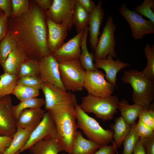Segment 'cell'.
Wrapping results in <instances>:
<instances>
[{"instance_id": "obj_19", "label": "cell", "mask_w": 154, "mask_h": 154, "mask_svg": "<svg viewBox=\"0 0 154 154\" xmlns=\"http://www.w3.org/2000/svg\"><path fill=\"white\" fill-rule=\"evenodd\" d=\"M27 57L24 50L17 44L1 65L4 72L18 77L21 66Z\"/></svg>"}, {"instance_id": "obj_52", "label": "cell", "mask_w": 154, "mask_h": 154, "mask_svg": "<svg viewBox=\"0 0 154 154\" xmlns=\"http://www.w3.org/2000/svg\"><path fill=\"white\" fill-rule=\"evenodd\" d=\"M0 154H2L0 152Z\"/></svg>"}, {"instance_id": "obj_13", "label": "cell", "mask_w": 154, "mask_h": 154, "mask_svg": "<svg viewBox=\"0 0 154 154\" xmlns=\"http://www.w3.org/2000/svg\"><path fill=\"white\" fill-rule=\"evenodd\" d=\"M38 64L39 76L42 82L49 83L66 91L61 80L58 62L52 54L43 57L38 61Z\"/></svg>"}, {"instance_id": "obj_42", "label": "cell", "mask_w": 154, "mask_h": 154, "mask_svg": "<svg viewBox=\"0 0 154 154\" xmlns=\"http://www.w3.org/2000/svg\"><path fill=\"white\" fill-rule=\"evenodd\" d=\"M112 145L101 146L93 154H116L117 149L113 141Z\"/></svg>"}, {"instance_id": "obj_50", "label": "cell", "mask_w": 154, "mask_h": 154, "mask_svg": "<svg viewBox=\"0 0 154 154\" xmlns=\"http://www.w3.org/2000/svg\"><path fill=\"white\" fill-rule=\"evenodd\" d=\"M19 153H16V154H19Z\"/></svg>"}, {"instance_id": "obj_27", "label": "cell", "mask_w": 154, "mask_h": 154, "mask_svg": "<svg viewBox=\"0 0 154 154\" xmlns=\"http://www.w3.org/2000/svg\"><path fill=\"white\" fill-rule=\"evenodd\" d=\"M45 105L44 99L37 97L32 98L20 101V102L15 106L12 105L11 111L13 117L16 122L18 120L21 113L27 109L41 108Z\"/></svg>"}, {"instance_id": "obj_24", "label": "cell", "mask_w": 154, "mask_h": 154, "mask_svg": "<svg viewBox=\"0 0 154 154\" xmlns=\"http://www.w3.org/2000/svg\"><path fill=\"white\" fill-rule=\"evenodd\" d=\"M143 109L137 104L129 105L126 100H122L119 103L118 109L120 112L121 116L131 125L136 123V120Z\"/></svg>"}, {"instance_id": "obj_10", "label": "cell", "mask_w": 154, "mask_h": 154, "mask_svg": "<svg viewBox=\"0 0 154 154\" xmlns=\"http://www.w3.org/2000/svg\"><path fill=\"white\" fill-rule=\"evenodd\" d=\"M76 3V0H53L50 8L44 11L45 15L56 23H64L70 31L73 26L72 16Z\"/></svg>"}, {"instance_id": "obj_47", "label": "cell", "mask_w": 154, "mask_h": 154, "mask_svg": "<svg viewBox=\"0 0 154 154\" xmlns=\"http://www.w3.org/2000/svg\"><path fill=\"white\" fill-rule=\"evenodd\" d=\"M132 154H146L144 146L140 139L136 144Z\"/></svg>"}, {"instance_id": "obj_7", "label": "cell", "mask_w": 154, "mask_h": 154, "mask_svg": "<svg viewBox=\"0 0 154 154\" xmlns=\"http://www.w3.org/2000/svg\"><path fill=\"white\" fill-rule=\"evenodd\" d=\"M119 13L127 21L131 28L132 37L136 40L145 35L154 33V23L146 20L142 15L127 7L125 3L119 7Z\"/></svg>"}, {"instance_id": "obj_12", "label": "cell", "mask_w": 154, "mask_h": 154, "mask_svg": "<svg viewBox=\"0 0 154 154\" xmlns=\"http://www.w3.org/2000/svg\"><path fill=\"white\" fill-rule=\"evenodd\" d=\"M41 90L45 97V110L60 104L67 103L74 106L77 104L74 94L64 91L49 83L42 82Z\"/></svg>"}, {"instance_id": "obj_31", "label": "cell", "mask_w": 154, "mask_h": 154, "mask_svg": "<svg viewBox=\"0 0 154 154\" xmlns=\"http://www.w3.org/2000/svg\"><path fill=\"white\" fill-rule=\"evenodd\" d=\"M17 44L8 31L5 37L0 42V65L5 61L9 54Z\"/></svg>"}, {"instance_id": "obj_30", "label": "cell", "mask_w": 154, "mask_h": 154, "mask_svg": "<svg viewBox=\"0 0 154 154\" xmlns=\"http://www.w3.org/2000/svg\"><path fill=\"white\" fill-rule=\"evenodd\" d=\"M39 94V90L19 84H16L11 93L20 101L37 97Z\"/></svg>"}, {"instance_id": "obj_8", "label": "cell", "mask_w": 154, "mask_h": 154, "mask_svg": "<svg viewBox=\"0 0 154 154\" xmlns=\"http://www.w3.org/2000/svg\"><path fill=\"white\" fill-rule=\"evenodd\" d=\"M83 88L88 94L101 97L112 95L115 89V86L106 79L105 74L98 69L85 71Z\"/></svg>"}, {"instance_id": "obj_2", "label": "cell", "mask_w": 154, "mask_h": 154, "mask_svg": "<svg viewBox=\"0 0 154 154\" xmlns=\"http://www.w3.org/2000/svg\"><path fill=\"white\" fill-rule=\"evenodd\" d=\"M74 106L64 103L57 105L47 111L53 119L57 129L56 139L63 151L72 152L78 128Z\"/></svg>"}, {"instance_id": "obj_39", "label": "cell", "mask_w": 154, "mask_h": 154, "mask_svg": "<svg viewBox=\"0 0 154 154\" xmlns=\"http://www.w3.org/2000/svg\"><path fill=\"white\" fill-rule=\"evenodd\" d=\"M135 128L139 138H145L154 136V130L139 119L136 123Z\"/></svg>"}, {"instance_id": "obj_18", "label": "cell", "mask_w": 154, "mask_h": 154, "mask_svg": "<svg viewBox=\"0 0 154 154\" xmlns=\"http://www.w3.org/2000/svg\"><path fill=\"white\" fill-rule=\"evenodd\" d=\"M102 1L100 0L94 10L90 13L88 27L91 46L95 49L98 41V36L101 25L104 15V11L102 7Z\"/></svg>"}, {"instance_id": "obj_49", "label": "cell", "mask_w": 154, "mask_h": 154, "mask_svg": "<svg viewBox=\"0 0 154 154\" xmlns=\"http://www.w3.org/2000/svg\"><path fill=\"white\" fill-rule=\"evenodd\" d=\"M3 12V11L0 9V13Z\"/></svg>"}, {"instance_id": "obj_38", "label": "cell", "mask_w": 154, "mask_h": 154, "mask_svg": "<svg viewBox=\"0 0 154 154\" xmlns=\"http://www.w3.org/2000/svg\"><path fill=\"white\" fill-rule=\"evenodd\" d=\"M139 119L154 130V104L148 109H143L138 116Z\"/></svg>"}, {"instance_id": "obj_28", "label": "cell", "mask_w": 154, "mask_h": 154, "mask_svg": "<svg viewBox=\"0 0 154 154\" xmlns=\"http://www.w3.org/2000/svg\"><path fill=\"white\" fill-rule=\"evenodd\" d=\"M90 13L76 1L72 16V23L77 34L84 31L89 25Z\"/></svg>"}, {"instance_id": "obj_5", "label": "cell", "mask_w": 154, "mask_h": 154, "mask_svg": "<svg viewBox=\"0 0 154 154\" xmlns=\"http://www.w3.org/2000/svg\"><path fill=\"white\" fill-rule=\"evenodd\" d=\"M119 102L116 95L101 97L88 94L82 98L80 105L85 113H92L105 121L113 118L118 111Z\"/></svg>"}, {"instance_id": "obj_37", "label": "cell", "mask_w": 154, "mask_h": 154, "mask_svg": "<svg viewBox=\"0 0 154 154\" xmlns=\"http://www.w3.org/2000/svg\"><path fill=\"white\" fill-rule=\"evenodd\" d=\"M42 82L39 75L27 76L18 78L17 84H21L39 90Z\"/></svg>"}, {"instance_id": "obj_26", "label": "cell", "mask_w": 154, "mask_h": 154, "mask_svg": "<svg viewBox=\"0 0 154 154\" xmlns=\"http://www.w3.org/2000/svg\"><path fill=\"white\" fill-rule=\"evenodd\" d=\"M88 32V26L84 30L81 39V53L79 60L85 71L94 70L97 69L96 68L93 63L94 56L89 52L87 46V39Z\"/></svg>"}, {"instance_id": "obj_51", "label": "cell", "mask_w": 154, "mask_h": 154, "mask_svg": "<svg viewBox=\"0 0 154 154\" xmlns=\"http://www.w3.org/2000/svg\"><path fill=\"white\" fill-rule=\"evenodd\" d=\"M62 154H66L65 153H62Z\"/></svg>"}, {"instance_id": "obj_1", "label": "cell", "mask_w": 154, "mask_h": 154, "mask_svg": "<svg viewBox=\"0 0 154 154\" xmlns=\"http://www.w3.org/2000/svg\"><path fill=\"white\" fill-rule=\"evenodd\" d=\"M44 12L33 1L28 12L8 18V32L29 58L38 62L50 54L47 45L48 29Z\"/></svg>"}, {"instance_id": "obj_23", "label": "cell", "mask_w": 154, "mask_h": 154, "mask_svg": "<svg viewBox=\"0 0 154 154\" xmlns=\"http://www.w3.org/2000/svg\"><path fill=\"white\" fill-rule=\"evenodd\" d=\"M100 146L85 138L81 132L78 131L70 154H93Z\"/></svg>"}, {"instance_id": "obj_11", "label": "cell", "mask_w": 154, "mask_h": 154, "mask_svg": "<svg viewBox=\"0 0 154 154\" xmlns=\"http://www.w3.org/2000/svg\"><path fill=\"white\" fill-rule=\"evenodd\" d=\"M55 123L49 113L45 112L42 119L32 132L29 139L19 153L28 149L37 142L48 139H56Z\"/></svg>"}, {"instance_id": "obj_43", "label": "cell", "mask_w": 154, "mask_h": 154, "mask_svg": "<svg viewBox=\"0 0 154 154\" xmlns=\"http://www.w3.org/2000/svg\"><path fill=\"white\" fill-rule=\"evenodd\" d=\"M76 1L89 13L92 12L96 7L94 2L91 0H76Z\"/></svg>"}, {"instance_id": "obj_16", "label": "cell", "mask_w": 154, "mask_h": 154, "mask_svg": "<svg viewBox=\"0 0 154 154\" xmlns=\"http://www.w3.org/2000/svg\"><path fill=\"white\" fill-rule=\"evenodd\" d=\"M84 31L78 33L52 53L58 62L79 59L81 53L80 42Z\"/></svg>"}, {"instance_id": "obj_33", "label": "cell", "mask_w": 154, "mask_h": 154, "mask_svg": "<svg viewBox=\"0 0 154 154\" xmlns=\"http://www.w3.org/2000/svg\"><path fill=\"white\" fill-rule=\"evenodd\" d=\"M39 75L38 62L27 57L22 64L18 76L21 77Z\"/></svg>"}, {"instance_id": "obj_3", "label": "cell", "mask_w": 154, "mask_h": 154, "mask_svg": "<svg viewBox=\"0 0 154 154\" xmlns=\"http://www.w3.org/2000/svg\"><path fill=\"white\" fill-rule=\"evenodd\" d=\"M123 82L130 84L133 92L132 98L134 104L144 109L150 108L153 103L154 81L147 78L142 72L137 70L124 71L121 78Z\"/></svg>"}, {"instance_id": "obj_4", "label": "cell", "mask_w": 154, "mask_h": 154, "mask_svg": "<svg viewBox=\"0 0 154 154\" xmlns=\"http://www.w3.org/2000/svg\"><path fill=\"white\" fill-rule=\"evenodd\" d=\"M74 107L78 128L81 129L88 139L100 146L108 145L112 142V129H104L96 119L84 112L79 104H76Z\"/></svg>"}, {"instance_id": "obj_40", "label": "cell", "mask_w": 154, "mask_h": 154, "mask_svg": "<svg viewBox=\"0 0 154 154\" xmlns=\"http://www.w3.org/2000/svg\"><path fill=\"white\" fill-rule=\"evenodd\" d=\"M8 20L7 16L3 11L0 13V42L7 33Z\"/></svg>"}, {"instance_id": "obj_34", "label": "cell", "mask_w": 154, "mask_h": 154, "mask_svg": "<svg viewBox=\"0 0 154 154\" xmlns=\"http://www.w3.org/2000/svg\"><path fill=\"white\" fill-rule=\"evenodd\" d=\"M135 123L131 125L130 131L123 142L122 154H132L139 137L136 131Z\"/></svg>"}, {"instance_id": "obj_25", "label": "cell", "mask_w": 154, "mask_h": 154, "mask_svg": "<svg viewBox=\"0 0 154 154\" xmlns=\"http://www.w3.org/2000/svg\"><path fill=\"white\" fill-rule=\"evenodd\" d=\"M111 127L113 131V141L117 149L121 145L129 134L131 125L127 123L121 116L116 119L115 123L111 125Z\"/></svg>"}, {"instance_id": "obj_22", "label": "cell", "mask_w": 154, "mask_h": 154, "mask_svg": "<svg viewBox=\"0 0 154 154\" xmlns=\"http://www.w3.org/2000/svg\"><path fill=\"white\" fill-rule=\"evenodd\" d=\"M28 149L31 154H58L63 151L56 139H48L40 141Z\"/></svg>"}, {"instance_id": "obj_20", "label": "cell", "mask_w": 154, "mask_h": 154, "mask_svg": "<svg viewBox=\"0 0 154 154\" xmlns=\"http://www.w3.org/2000/svg\"><path fill=\"white\" fill-rule=\"evenodd\" d=\"M45 113V110L41 108L24 110L16 122L17 129H25L33 125L38 124L42 119Z\"/></svg>"}, {"instance_id": "obj_45", "label": "cell", "mask_w": 154, "mask_h": 154, "mask_svg": "<svg viewBox=\"0 0 154 154\" xmlns=\"http://www.w3.org/2000/svg\"><path fill=\"white\" fill-rule=\"evenodd\" d=\"M13 137L0 135V152L3 154L9 146Z\"/></svg>"}, {"instance_id": "obj_9", "label": "cell", "mask_w": 154, "mask_h": 154, "mask_svg": "<svg viewBox=\"0 0 154 154\" xmlns=\"http://www.w3.org/2000/svg\"><path fill=\"white\" fill-rule=\"evenodd\" d=\"M116 29V26L113 23V17L109 16L94 49V59H105L109 55L112 58L116 57L115 50L116 42L115 37Z\"/></svg>"}, {"instance_id": "obj_15", "label": "cell", "mask_w": 154, "mask_h": 154, "mask_svg": "<svg viewBox=\"0 0 154 154\" xmlns=\"http://www.w3.org/2000/svg\"><path fill=\"white\" fill-rule=\"evenodd\" d=\"M48 29L47 45L51 53L61 46L68 36V29L64 23H56L46 17Z\"/></svg>"}, {"instance_id": "obj_35", "label": "cell", "mask_w": 154, "mask_h": 154, "mask_svg": "<svg viewBox=\"0 0 154 154\" xmlns=\"http://www.w3.org/2000/svg\"><path fill=\"white\" fill-rule=\"evenodd\" d=\"M154 7V0H144L141 5L134 8L133 11L146 17L154 23V13L153 11Z\"/></svg>"}, {"instance_id": "obj_17", "label": "cell", "mask_w": 154, "mask_h": 154, "mask_svg": "<svg viewBox=\"0 0 154 154\" xmlns=\"http://www.w3.org/2000/svg\"><path fill=\"white\" fill-rule=\"evenodd\" d=\"M94 64L96 68L103 70L105 72V78L106 80L115 86H116L117 73L121 70L130 65L129 63L124 62L119 58L114 60L109 55L106 59L99 60L94 58Z\"/></svg>"}, {"instance_id": "obj_36", "label": "cell", "mask_w": 154, "mask_h": 154, "mask_svg": "<svg viewBox=\"0 0 154 154\" xmlns=\"http://www.w3.org/2000/svg\"><path fill=\"white\" fill-rule=\"evenodd\" d=\"M12 11L11 17L20 16L27 12L30 7L28 0H11Z\"/></svg>"}, {"instance_id": "obj_6", "label": "cell", "mask_w": 154, "mask_h": 154, "mask_svg": "<svg viewBox=\"0 0 154 154\" xmlns=\"http://www.w3.org/2000/svg\"><path fill=\"white\" fill-rule=\"evenodd\" d=\"M60 79L66 90L82 91L83 88L85 70L79 59L58 62Z\"/></svg>"}, {"instance_id": "obj_44", "label": "cell", "mask_w": 154, "mask_h": 154, "mask_svg": "<svg viewBox=\"0 0 154 154\" xmlns=\"http://www.w3.org/2000/svg\"><path fill=\"white\" fill-rule=\"evenodd\" d=\"M0 9L8 18L11 17L12 11L11 0H0Z\"/></svg>"}, {"instance_id": "obj_41", "label": "cell", "mask_w": 154, "mask_h": 154, "mask_svg": "<svg viewBox=\"0 0 154 154\" xmlns=\"http://www.w3.org/2000/svg\"><path fill=\"white\" fill-rule=\"evenodd\" d=\"M139 139L144 146L146 154H154V136Z\"/></svg>"}, {"instance_id": "obj_29", "label": "cell", "mask_w": 154, "mask_h": 154, "mask_svg": "<svg viewBox=\"0 0 154 154\" xmlns=\"http://www.w3.org/2000/svg\"><path fill=\"white\" fill-rule=\"evenodd\" d=\"M18 79L17 76L6 73L0 75V98L11 94Z\"/></svg>"}, {"instance_id": "obj_46", "label": "cell", "mask_w": 154, "mask_h": 154, "mask_svg": "<svg viewBox=\"0 0 154 154\" xmlns=\"http://www.w3.org/2000/svg\"><path fill=\"white\" fill-rule=\"evenodd\" d=\"M34 1L39 7L44 12L48 10L50 7L53 0H35Z\"/></svg>"}, {"instance_id": "obj_14", "label": "cell", "mask_w": 154, "mask_h": 154, "mask_svg": "<svg viewBox=\"0 0 154 154\" xmlns=\"http://www.w3.org/2000/svg\"><path fill=\"white\" fill-rule=\"evenodd\" d=\"M12 98L10 95L0 98V135L13 137L17 131L16 122L11 111Z\"/></svg>"}, {"instance_id": "obj_32", "label": "cell", "mask_w": 154, "mask_h": 154, "mask_svg": "<svg viewBox=\"0 0 154 154\" xmlns=\"http://www.w3.org/2000/svg\"><path fill=\"white\" fill-rule=\"evenodd\" d=\"M144 51L147 63L141 72L147 78L154 81V45L151 46L147 44Z\"/></svg>"}, {"instance_id": "obj_48", "label": "cell", "mask_w": 154, "mask_h": 154, "mask_svg": "<svg viewBox=\"0 0 154 154\" xmlns=\"http://www.w3.org/2000/svg\"><path fill=\"white\" fill-rule=\"evenodd\" d=\"M116 154H119L117 151V149H116Z\"/></svg>"}, {"instance_id": "obj_21", "label": "cell", "mask_w": 154, "mask_h": 154, "mask_svg": "<svg viewBox=\"0 0 154 154\" xmlns=\"http://www.w3.org/2000/svg\"><path fill=\"white\" fill-rule=\"evenodd\" d=\"M38 124L25 129H17L10 145L3 154H16L19 153L25 145L32 132Z\"/></svg>"}]
</instances>
